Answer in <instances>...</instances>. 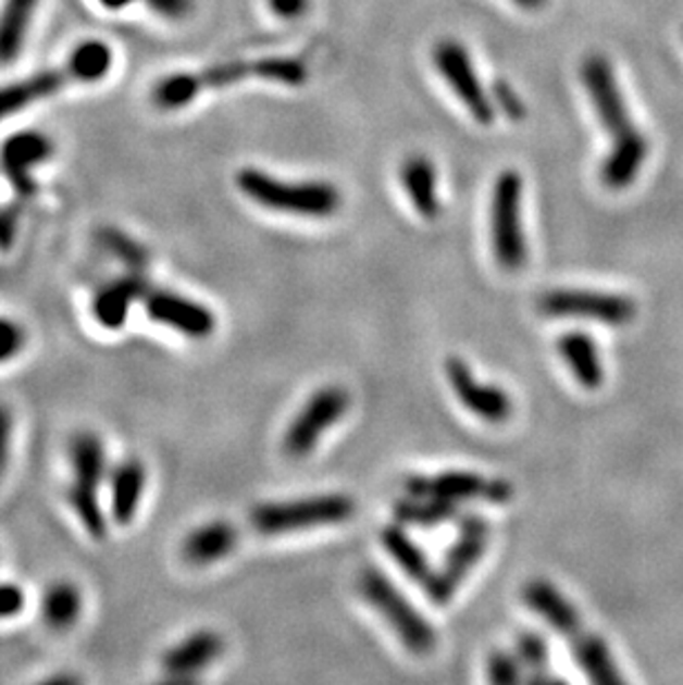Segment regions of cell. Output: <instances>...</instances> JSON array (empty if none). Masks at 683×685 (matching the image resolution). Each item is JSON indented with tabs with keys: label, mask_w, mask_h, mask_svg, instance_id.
<instances>
[{
	"label": "cell",
	"mask_w": 683,
	"mask_h": 685,
	"mask_svg": "<svg viewBox=\"0 0 683 685\" xmlns=\"http://www.w3.org/2000/svg\"><path fill=\"white\" fill-rule=\"evenodd\" d=\"M236 185L243 196L251 202L300 217H331L339 211L342 196L335 185L324 180H300L289 183L269 176L262 169H240L236 176Z\"/></svg>",
	"instance_id": "cell-1"
},
{
	"label": "cell",
	"mask_w": 683,
	"mask_h": 685,
	"mask_svg": "<svg viewBox=\"0 0 683 685\" xmlns=\"http://www.w3.org/2000/svg\"><path fill=\"white\" fill-rule=\"evenodd\" d=\"M490 240L497 264L504 271H520L529 260L524 232V178L506 169L497 176L490 198Z\"/></svg>",
	"instance_id": "cell-2"
},
{
	"label": "cell",
	"mask_w": 683,
	"mask_h": 685,
	"mask_svg": "<svg viewBox=\"0 0 683 685\" xmlns=\"http://www.w3.org/2000/svg\"><path fill=\"white\" fill-rule=\"evenodd\" d=\"M356 501L349 495H313L291 501L260 503L251 510L249 524L260 535H287L318 526L339 524L353 518Z\"/></svg>",
	"instance_id": "cell-3"
},
{
	"label": "cell",
	"mask_w": 683,
	"mask_h": 685,
	"mask_svg": "<svg viewBox=\"0 0 683 685\" xmlns=\"http://www.w3.org/2000/svg\"><path fill=\"white\" fill-rule=\"evenodd\" d=\"M358 588L362 597L384 616V621L393 627V633L400 637L409 652L424 657L433 652L437 644L435 627L422 616L418 608L397 590L390 580L377 568H367L360 575Z\"/></svg>",
	"instance_id": "cell-4"
},
{
	"label": "cell",
	"mask_w": 683,
	"mask_h": 685,
	"mask_svg": "<svg viewBox=\"0 0 683 685\" xmlns=\"http://www.w3.org/2000/svg\"><path fill=\"white\" fill-rule=\"evenodd\" d=\"M584 89L597 111V119L604 125V129L612 138V147H625V145H642L648 142V138L637 129L633 123L631 109L623 100V94L619 89L614 70L610 61L601 53H591L584 59L580 70Z\"/></svg>",
	"instance_id": "cell-5"
},
{
	"label": "cell",
	"mask_w": 683,
	"mask_h": 685,
	"mask_svg": "<svg viewBox=\"0 0 683 685\" xmlns=\"http://www.w3.org/2000/svg\"><path fill=\"white\" fill-rule=\"evenodd\" d=\"M490 537V526L484 518L464 515L460 520V535L444 555V561L437 570H433L431 580L424 584L426 597L435 606H444L458 593L462 582L471 575V570L477 565L482 555L486 552Z\"/></svg>",
	"instance_id": "cell-6"
},
{
	"label": "cell",
	"mask_w": 683,
	"mask_h": 685,
	"mask_svg": "<svg viewBox=\"0 0 683 685\" xmlns=\"http://www.w3.org/2000/svg\"><path fill=\"white\" fill-rule=\"evenodd\" d=\"M349 407L351 395L347 388L324 386L315 390L307 399V404L296 415V420L289 424L287 433H284L282 439L284 452L289 457H296V460H302V457L313 452L322 435L337 424V420L349 411Z\"/></svg>",
	"instance_id": "cell-7"
},
{
	"label": "cell",
	"mask_w": 683,
	"mask_h": 685,
	"mask_svg": "<svg viewBox=\"0 0 683 685\" xmlns=\"http://www.w3.org/2000/svg\"><path fill=\"white\" fill-rule=\"evenodd\" d=\"M539 311L548 317H578L610 326H623L635 320L637 304L619 294L588 291V289H552L539 302Z\"/></svg>",
	"instance_id": "cell-8"
},
{
	"label": "cell",
	"mask_w": 683,
	"mask_h": 685,
	"mask_svg": "<svg viewBox=\"0 0 683 685\" xmlns=\"http://www.w3.org/2000/svg\"><path fill=\"white\" fill-rule=\"evenodd\" d=\"M433 63L439 76L446 80V85L469 109L471 116L480 125L490 127L495 123V104L486 89L482 87V80L473 67L471 53L467 51V47L452 38L439 40L433 49Z\"/></svg>",
	"instance_id": "cell-9"
},
{
	"label": "cell",
	"mask_w": 683,
	"mask_h": 685,
	"mask_svg": "<svg viewBox=\"0 0 683 685\" xmlns=\"http://www.w3.org/2000/svg\"><path fill=\"white\" fill-rule=\"evenodd\" d=\"M407 495H420V497H433L444 501H469V499H482L488 503H506L516 495L510 482L506 479H486L477 473H464V471H444L437 475H413L405 482Z\"/></svg>",
	"instance_id": "cell-10"
},
{
	"label": "cell",
	"mask_w": 683,
	"mask_h": 685,
	"mask_svg": "<svg viewBox=\"0 0 683 685\" xmlns=\"http://www.w3.org/2000/svg\"><path fill=\"white\" fill-rule=\"evenodd\" d=\"M142 307L149 320L174 328L189 339H207L218 326L209 307L171 289L151 287L142 298Z\"/></svg>",
	"instance_id": "cell-11"
},
{
	"label": "cell",
	"mask_w": 683,
	"mask_h": 685,
	"mask_svg": "<svg viewBox=\"0 0 683 685\" xmlns=\"http://www.w3.org/2000/svg\"><path fill=\"white\" fill-rule=\"evenodd\" d=\"M448 384L464 409L488 424H504L512 415L510 395L493 384H482L471 366L460 358H448L444 364Z\"/></svg>",
	"instance_id": "cell-12"
},
{
	"label": "cell",
	"mask_w": 683,
	"mask_h": 685,
	"mask_svg": "<svg viewBox=\"0 0 683 685\" xmlns=\"http://www.w3.org/2000/svg\"><path fill=\"white\" fill-rule=\"evenodd\" d=\"M53 155V142L40 132H18L0 145V169L10 180L18 200H29L36 196L38 185L32 171L45 164Z\"/></svg>",
	"instance_id": "cell-13"
},
{
	"label": "cell",
	"mask_w": 683,
	"mask_h": 685,
	"mask_svg": "<svg viewBox=\"0 0 683 685\" xmlns=\"http://www.w3.org/2000/svg\"><path fill=\"white\" fill-rule=\"evenodd\" d=\"M151 282L145 271H127L121 277L104 282L96 291L91 302V313L102 328L119 331L127 324L132 304L142 302Z\"/></svg>",
	"instance_id": "cell-14"
},
{
	"label": "cell",
	"mask_w": 683,
	"mask_h": 685,
	"mask_svg": "<svg viewBox=\"0 0 683 685\" xmlns=\"http://www.w3.org/2000/svg\"><path fill=\"white\" fill-rule=\"evenodd\" d=\"M524 601L550 627H555V631L568 642V646L578 644L588 633L580 610L546 580L529 582L524 588Z\"/></svg>",
	"instance_id": "cell-15"
},
{
	"label": "cell",
	"mask_w": 683,
	"mask_h": 685,
	"mask_svg": "<svg viewBox=\"0 0 683 685\" xmlns=\"http://www.w3.org/2000/svg\"><path fill=\"white\" fill-rule=\"evenodd\" d=\"M70 85H74V80L70 72L65 70V65L63 70H45L27 78H18L8 85H0V123L55 96Z\"/></svg>",
	"instance_id": "cell-16"
},
{
	"label": "cell",
	"mask_w": 683,
	"mask_h": 685,
	"mask_svg": "<svg viewBox=\"0 0 683 685\" xmlns=\"http://www.w3.org/2000/svg\"><path fill=\"white\" fill-rule=\"evenodd\" d=\"M224 650V642L213 631H196L162 657V672L171 681H194Z\"/></svg>",
	"instance_id": "cell-17"
},
{
	"label": "cell",
	"mask_w": 683,
	"mask_h": 685,
	"mask_svg": "<svg viewBox=\"0 0 683 685\" xmlns=\"http://www.w3.org/2000/svg\"><path fill=\"white\" fill-rule=\"evenodd\" d=\"M147 482L145 464L136 457L123 460L121 464L113 466L109 473V488H111V520L119 526H127L136 520L138 508L142 501Z\"/></svg>",
	"instance_id": "cell-18"
},
{
	"label": "cell",
	"mask_w": 683,
	"mask_h": 685,
	"mask_svg": "<svg viewBox=\"0 0 683 685\" xmlns=\"http://www.w3.org/2000/svg\"><path fill=\"white\" fill-rule=\"evenodd\" d=\"M238 528L232 522H209L196 531H191L183 541V557L191 565H209L226 555H232L238 546Z\"/></svg>",
	"instance_id": "cell-19"
},
{
	"label": "cell",
	"mask_w": 683,
	"mask_h": 685,
	"mask_svg": "<svg viewBox=\"0 0 683 685\" xmlns=\"http://www.w3.org/2000/svg\"><path fill=\"white\" fill-rule=\"evenodd\" d=\"M557 351L586 390H597L604 384V364L597 351V341L591 335L578 331L566 333L557 341Z\"/></svg>",
	"instance_id": "cell-20"
},
{
	"label": "cell",
	"mask_w": 683,
	"mask_h": 685,
	"mask_svg": "<svg viewBox=\"0 0 683 685\" xmlns=\"http://www.w3.org/2000/svg\"><path fill=\"white\" fill-rule=\"evenodd\" d=\"M400 178L413 209L426 220L437 217L442 211V202L437 194L435 164L426 155H411L402 162Z\"/></svg>",
	"instance_id": "cell-21"
},
{
	"label": "cell",
	"mask_w": 683,
	"mask_h": 685,
	"mask_svg": "<svg viewBox=\"0 0 683 685\" xmlns=\"http://www.w3.org/2000/svg\"><path fill=\"white\" fill-rule=\"evenodd\" d=\"M40 0H3L0 8V65L14 63L32 29Z\"/></svg>",
	"instance_id": "cell-22"
},
{
	"label": "cell",
	"mask_w": 683,
	"mask_h": 685,
	"mask_svg": "<svg viewBox=\"0 0 683 685\" xmlns=\"http://www.w3.org/2000/svg\"><path fill=\"white\" fill-rule=\"evenodd\" d=\"M70 460L74 471L72 486L83 490H98L107 477V450L96 433L83 431L72 439Z\"/></svg>",
	"instance_id": "cell-23"
},
{
	"label": "cell",
	"mask_w": 683,
	"mask_h": 685,
	"mask_svg": "<svg viewBox=\"0 0 683 685\" xmlns=\"http://www.w3.org/2000/svg\"><path fill=\"white\" fill-rule=\"evenodd\" d=\"M113 67V51L104 40H83L78 42L65 61L74 85H94L109 76Z\"/></svg>",
	"instance_id": "cell-24"
},
{
	"label": "cell",
	"mask_w": 683,
	"mask_h": 685,
	"mask_svg": "<svg viewBox=\"0 0 683 685\" xmlns=\"http://www.w3.org/2000/svg\"><path fill=\"white\" fill-rule=\"evenodd\" d=\"M382 544L393 561L400 565L409 580L418 584H426L433 575V568L424 555V550L413 541V537L402 528V524H390L382 531Z\"/></svg>",
	"instance_id": "cell-25"
},
{
	"label": "cell",
	"mask_w": 683,
	"mask_h": 685,
	"mask_svg": "<svg viewBox=\"0 0 683 685\" xmlns=\"http://www.w3.org/2000/svg\"><path fill=\"white\" fill-rule=\"evenodd\" d=\"M393 515L402 526H420V528H435L444 522L458 518V503L409 495L400 501H395Z\"/></svg>",
	"instance_id": "cell-26"
},
{
	"label": "cell",
	"mask_w": 683,
	"mask_h": 685,
	"mask_svg": "<svg viewBox=\"0 0 683 685\" xmlns=\"http://www.w3.org/2000/svg\"><path fill=\"white\" fill-rule=\"evenodd\" d=\"M571 652L578 661V665L582 668V672L601 685H612V683H621L623 676L610 655V648L606 646V642L595 635V633H586L578 644L571 646Z\"/></svg>",
	"instance_id": "cell-27"
},
{
	"label": "cell",
	"mask_w": 683,
	"mask_h": 685,
	"mask_svg": "<svg viewBox=\"0 0 683 685\" xmlns=\"http://www.w3.org/2000/svg\"><path fill=\"white\" fill-rule=\"evenodd\" d=\"M40 610L51 631H67L83 612V595L72 582H55L47 588Z\"/></svg>",
	"instance_id": "cell-28"
},
{
	"label": "cell",
	"mask_w": 683,
	"mask_h": 685,
	"mask_svg": "<svg viewBox=\"0 0 683 685\" xmlns=\"http://www.w3.org/2000/svg\"><path fill=\"white\" fill-rule=\"evenodd\" d=\"M202 74L176 72L160 78L151 89V100L162 111H181L189 107L204 91Z\"/></svg>",
	"instance_id": "cell-29"
},
{
	"label": "cell",
	"mask_w": 683,
	"mask_h": 685,
	"mask_svg": "<svg viewBox=\"0 0 683 685\" xmlns=\"http://www.w3.org/2000/svg\"><path fill=\"white\" fill-rule=\"evenodd\" d=\"M98 240L104 247V251L116 258L127 271H147L149 251L136 238L125 234L123 228L104 226L100 228Z\"/></svg>",
	"instance_id": "cell-30"
},
{
	"label": "cell",
	"mask_w": 683,
	"mask_h": 685,
	"mask_svg": "<svg viewBox=\"0 0 683 685\" xmlns=\"http://www.w3.org/2000/svg\"><path fill=\"white\" fill-rule=\"evenodd\" d=\"M516 655H518L520 663L524 665V670H529L526 683H555L557 681V676L546 672L548 670V644L539 633H535V631L522 633L516 642Z\"/></svg>",
	"instance_id": "cell-31"
},
{
	"label": "cell",
	"mask_w": 683,
	"mask_h": 685,
	"mask_svg": "<svg viewBox=\"0 0 683 685\" xmlns=\"http://www.w3.org/2000/svg\"><path fill=\"white\" fill-rule=\"evenodd\" d=\"M70 503L80 520L83 528L94 537L102 539L107 535V515L100 506L98 490H83L76 486H70Z\"/></svg>",
	"instance_id": "cell-32"
},
{
	"label": "cell",
	"mask_w": 683,
	"mask_h": 685,
	"mask_svg": "<svg viewBox=\"0 0 683 685\" xmlns=\"http://www.w3.org/2000/svg\"><path fill=\"white\" fill-rule=\"evenodd\" d=\"M251 67H253V74L258 78L280 83V85H289V87L305 85V80L309 76L307 67L296 59H262L258 63H251Z\"/></svg>",
	"instance_id": "cell-33"
},
{
	"label": "cell",
	"mask_w": 683,
	"mask_h": 685,
	"mask_svg": "<svg viewBox=\"0 0 683 685\" xmlns=\"http://www.w3.org/2000/svg\"><path fill=\"white\" fill-rule=\"evenodd\" d=\"M200 74H202L207 89H224V87H232V85H238L240 80H245L249 74H253V67H251V63L234 61V63L213 65Z\"/></svg>",
	"instance_id": "cell-34"
},
{
	"label": "cell",
	"mask_w": 683,
	"mask_h": 685,
	"mask_svg": "<svg viewBox=\"0 0 683 685\" xmlns=\"http://www.w3.org/2000/svg\"><path fill=\"white\" fill-rule=\"evenodd\" d=\"M488 681L490 683H520L526 678L524 674V665L520 663L518 655H508V652H493L488 657Z\"/></svg>",
	"instance_id": "cell-35"
},
{
	"label": "cell",
	"mask_w": 683,
	"mask_h": 685,
	"mask_svg": "<svg viewBox=\"0 0 683 685\" xmlns=\"http://www.w3.org/2000/svg\"><path fill=\"white\" fill-rule=\"evenodd\" d=\"M27 341L23 326L10 317H0V364L14 360Z\"/></svg>",
	"instance_id": "cell-36"
},
{
	"label": "cell",
	"mask_w": 683,
	"mask_h": 685,
	"mask_svg": "<svg viewBox=\"0 0 683 685\" xmlns=\"http://www.w3.org/2000/svg\"><path fill=\"white\" fill-rule=\"evenodd\" d=\"M145 5L164 21L171 23H181L187 21L194 10H196V0H145Z\"/></svg>",
	"instance_id": "cell-37"
},
{
	"label": "cell",
	"mask_w": 683,
	"mask_h": 685,
	"mask_svg": "<svg viewBox=\"0 0 683 685\" xmlns=\"http://www.w3.org/2000/svg\"><path fill=\"white\" fill-rule=\"evenodd\" d=\"M23 204H5L0 207V251H10L16 234H18V222H21Z\"/></svg>",
	"instance_id": "cell-38"
},
{
	"label": "cell",
	"mask_w": 683,
	"mask_h": 685,
	"mask_svg": "<svg viewBox=\"0 0 683 685\" xmlns=\"http://www.w3.org/2000/svg\"><path fill=\"white\" fill-rule=\"evenodd\" d=\"M25 608V593L16 584H0V619H12Z\"/></svg>",
	"instance_id": "cell-39"
},
{
	"label": "cell",
	"mask_w": 683,
	"mask_h": 685,
	"mask_svg": "<svg viewBox=\"0 0 683 685\" xmlns=\"http://www.w3.org/2000/svg\"><path fill=\"white\" fill-rule=\"evenodd\" d=\"M269 3V10L284 18V21H291V18H300L307 14L311 0H266Z\"/></svg>",
	"instance_id": "cell-40"
},
{
	"label": "cell",
	"mask_w": 683,
	"mask_h": 685,
	"mask_svg": "<svg viewBox=\"0 0 683 685\" xmlns=\"http://www.w3.org/2000/svg\"><path fill=\"white\" fill-rule=\"evenodd\" d=\"M10 446H12V415L3 404H0V477H3L10 462Z\"/></svg>",
	"instance_id": "cell-41"
},
{
	"label": "cell",
	"mask_w": 683,
	"mask_h": 685,
	"mask_svg": "<svg viewBox=\"0 0 683 685\" xmlns=\"http://www.w3.org/2000/svg\"><path fill=\"white\" fill-rule=\"evenodd\" d=\"M495 94H497V102L501 104L504 113L510 119V121H522L524 119V104L522 100L512 94V89L508 85H495Z\"/></svg>",
	"instance_id": "cell-42"
},
{
	"label": "cell",
	"mask_w": 683,
	"mask_h": 685,
	"mask_svg": "<svg viewBox=\"0 0 683 685\" xmlns=\"http://www.w3.org/2000/svg\"><path fill=\"white\" fill-rule=\"evenodd\" d=\"M98 3H100V8H104L109 12H121V10L129 8L134 0H98Z\"/></svg>",
	"instance_id": "cell-43"
},
{
	"label": "cell",
	"mask_w": 683,
	"mask_h": 685,
	"mask_svg": "<svg viewBox=\"0 0 683 685\" xmlns=\"http://www.w3.org/2000/svg\"><path fill=\"white\" fill-rule=\"evenodd\" d=\"M512 3H516L518 8H522V10H529V12H537V10H542L548 0H512Z\"/></svg>",
	"instance_id": "cell-44"
}]
</instances>
